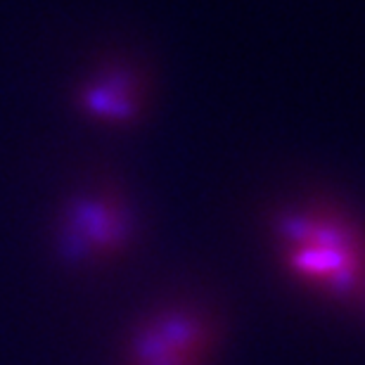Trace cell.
<instances>
[{
  "mask_svg": "<svg viewBox=\"0 0 365 365\" xmlns=\"http://www.w3.org/2000/svg\"><path fill=\"white\" fill-rule=\"evenodd\" d=\"M287 273L316 294L365 311V232L323 207L289 211L277 223Z\"/></svg>",
  "mask_w": 365,
  "mask_h": 365,
  "instance_id": "cell-1",
  "label": "cell"
},
{
  "mask_svg": "<svg viewBox=\"0 0 365 365\" xmlns=\"http://www.w3.org/2000/svg\"><path fill=\"white\" fill-rule=\"evenodd\" d=\"M209 325L192 311H169L152 318L133 341V365H207Z\"/></svg>",
  "mask_w": 365,
  "mask_h": 365,
  "instance_id": "cell-2",
  "label": "cell"
},
{
  "mask_svg": "<svg viewBox=\"0 0 365 365\" xmlns=\"http://www.w3.org/2000/svg\"><path fill=\"white\" fill-rule=\"evenodd\" d=\"M69 247L76 257H95L105 254L114 245H121L126 240L128 221L121 209H116L114 202L93 200L78 204L69 223Z\"/></svg>",
  "mask_w": 365,
  "mask_h": 365,
  "instance_id": "cell-3",
  "label": "cell"
},
{
  "mask_svg": "<svg viewBox=\"0 0 365 365\" xmlns=\"http://www.w3.org/2000/svg\"><path fill=\"white\" fill-rule=\"evenodd\" d=\"M86 109L102 119L121 121L130 119L135 112V86L126 74L102 78L83 93Z\"/></svg>",
  "mask_w": 365,
  "mask_h": 365,
  "instance_id": "cell-4",
  "label": "cell"
}]
</instances>
